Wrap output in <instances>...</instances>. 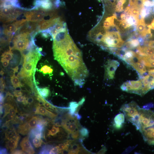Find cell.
<instances>
[{
	"instance_id": "6da1fadb",
	"label": "cell",
	"mask_w": 154,
	"mask_h": 154,
	"mask_svg": "<svg viewBox=\"0 0 154 154\" xmlns=\"http://www.w3.org/2000/svg\"><path fill=\"white\" fill-rule=\"evenodd\" d=\"M53 49L54 59L62 67L75 85L82 86L88 71L81 52L69 34L62 39L53 41Z\"/></svg>"
},
{
	"instance_id": "7a4b0ae2",
	"label": "cell",
	"mask_w": 154,
	"mask_h": 154,
	"mask_svg": "<svg viewBox=\"0 0 154 154\" xmlns=\"http://www.w3.org/2000/svg\"><path fill=\"white\" fill-rule=\"evenodd\" d=\"M141 132L148 144L154 145V112L149 110L136 109L129 119Z\"/></svg>"
},
{
	"instance_id": "3957f363",
	"label": "cell",
	"mask_w": 154,
	"mask_h": 154,
	"mask_svg": "<svg viewBox=\"0 0 154 154\" xmlns=\"http://www.w3.org/2000/svg\"><path fill=\"white\" fill-rule=\"evenodd\" d=\"M22 12L15 10L12 7L1 8L0 11L1 21L4 23L13 21L15 20Z\"/></svg>"
},
{
	"instance_id": "277c9868",
	"label": "cell",
	"mask_w": 154,
	"mask_h": 154,
	"mask_svg": "<svg viewBox=\"0 0 154 154\" xmlns=\"http://www.w3.org/2000/svg\"><path fill=\"white\" fill-rule=\"evenodd\" d=\"M30 34L25 33L16 35L12 41L14 43L13 49L18 50L21 52L26 49L29 43V40L27 38Z\"/></svg>"
},
{
	"instance_id": "5b68a950",
	"label": "cell",
	"mask_w": 154,
	"mask_h": 154,
	"mask_svg": "<svg viewBox=\"0 0 154 154\" xmlns=\"http://www.w3.org/2000/svg\"><path fill=\"white\" fill-rule=\"evenodd\" d=\"M39 59L36 58L24 62L19 74L21 77L30 78L33 74L36 64Z\"/></svg>"
},
{
	"instance_id": "8992f818",
	"label": "cell",
	"mask_w": 154,
	"mask_h": 154,
	"mask_svg": "<svg viewBox=\"0 0 154 154\" xmlns=\"http://www.w3.org/2000/svg\"><path fill=\"white\" fill-rule=\"evenodd\" d=\"M46 10L41 9L25 13L24 15L27 21L39 22L48 15L50 11L48 12Z\"/></svg>"
},
{
	"instance_id": "52a82bcc",
	"label": "cell",
	"mask_w": 154,
	"mask_h": 154,
	"mask_svg": "<svg viewBox=\"0 0 154 154\" xmlns=\"http://www.w3.org/2000/svg\"><path fill=\"white\" fill-rule=\"evenodd\" d=\"M119 65V62L117 60H110L108 61L105 66V75L107 78L114 79L115 71Z\"/></svg>"
},
{
	"instance_id": "ba28073f",
	"label": "cell",
	"mask_w": 154,
	"mask_h": 154,
	"mask_svg": "<svg viewBox=\"0 0 154 154\" xmlns=\"http://www.w3.org/2000/svg\"><path fill=\"white\" fill-rule=\"evenodd\" d=\"M29 137H24L22 140L20 145L23 150L28 154H34L35 151L29 139Z\"/></svg>"
},
{
	"instance_id": "9c48e42d",
	"label": "cell",
	"mask_w": 154,
	"mask_h": 154,
	"mask_svg": "<svg viewBox=\"0 0 154 154\" xmlns=\"http://www.w3.org/2000/svg\"><path fill=\"white\" fill-rule=\"evenodd\" d=\"M131 87V93H133L142 96V89L144 86L141 80L129 81Z\"/></svg>"
},
{
	"instance_id": "30bf717a",
	"label": "cell",
	"mask_w": 154,
	"mask_h": 154,
	"mask_svg": "<svg viewBox=\"0 0 154 154\" xmlns=\"http://www.w3.org/2000/svg\"><path fill=\"white\" fill-rule=\"evenodd\" d=\"M44 127L43 125L38 124L35 127L32 129L30 131L29 137L31 139L34 137L40 138H42Z\"/></svg>"
},
{
	"instance_id": "8fae6325",
	"label": "cell",
	"mask_w": 154,
	"mask_h": 154,
	"mask_svg": "<svg viewBox=\"0 0 154 154\" xmlns=\"http://www.w3.org/2000/svg\"><path fill=\"white\" fill-rule=\"evenodd\" d=\"M35 114L47 116L52 119L54 118L57 116L56 114L49 111L45 108L39 106L37 107Z\"/></svg>"
},
{
	"instance_id": "7c38bea8",
	"label": "cell",
	"mask_w": 154,
	"mask_h": 154,
	"mask_svg": "<svg viewBox=\"0 0 154 154\" xmlns=\"http://www.w3.org/2000/svg\"><path fill=\"white\" fill-rule=\"evenodd\" d=\"M18 29L19 28L14 23L5 26L3 30V33L9 37L11 35L13 36Z\"/></svg>"
},
{
	"instance_id": "4fadbf2b",
	"label": "cell",
	"mask_w": 154,
	"mask_h": 154,
	"mask_svg": "<svg viewBox=\"0 0 154 154\" xmlns=\"http://www.w3.org/2000/svg\"><path fill=\"white\" fill-rule=\"evenodd\" d=\"M114 126L116 129H119L122 127L125 121V115L121 113L117 114L114 117Z\"/></svg>"
},
{
	"instance_id": "5bb4252c",
	"label": "cell",
	"mask_w": 154,
	"mask_h": 154,
	"mask_svg": "<svg viewBox=\"0 0 154 154\" xmlns=\"http://www.w3.org/2000/svg\"><path fill=\"white\" fill-rule=\"evenodd\" d=\"M136 29L141 36L144 37L146 34L147 29L146 28V25L145 23L144 19L141 18L139 20L137 25Z\"/></svg>"
},
{
	"instance_id": "9a60e30c",
	"label": "cell",
	"mask_w": 154,
	"mask_h": 154,
	"mask_svg": "<svg viewBox=\"0 0 154 154\" xmlns=\"http://www.w3.org/2000/svg\"><path fill=\"white\" fill-rule=\"evenodd\" d=\"M5 137L8 140L15 139L19 141L20 136L14 128H11L5 133Z\"/></svg>"
},
{
	"instance_id": "2e32d148",
	"label": "cell",
	"mask_w": 154,
	"mask_h": 154,
	"mask_svg": "<svg viewBox=\"0 0 154 154\" xmlns=\"http://www.w3.org/2000/svg\"><path fill=\"white\" fill-rule=\"evenodd\" d=\"M5 109V114L3 117H5L7 114H11L15 116L17 112V109L12 105L7 104L4 105Z\"/></svg>"
},
{
	"instance_id": "e0dca14e",
	"label": "cell",
	"mask_w": 154,
	"mask_h": 154,
	"mask_svg": "<svg viewBox=\"0 0 154 154\" xmlns=\"http://www.w3.org/2000/svg\"><path fill=\"white\" fill-rule=\"evenodd\" d=\"M141 75L146 73V69L145 66L140 62H136L131 65Z\"/></svg>"
},
{
	"instance_id": "ac0fdd59",
	"label": "cell",
	"mask_w": 154,
	"mask_h": 154,
	"mask_svg": "<svg viewBox=\"0 0 154 154\" xmlns=\"http://www.w3.org/2000/svg\"><path fill=\"white\" fill-rule=\"evenodd\" d=\"M71 143L69 145L68 149V154H77L79 153L81 149L79 145L78 144H72Z\"/></svg>"
},
{
	"instance_id": "d6986e66",
	"label": "cell",
	"mask_w": 154,
	"mask_h": 154,
	"mask_svg": "<svg viewBox=\"0 0 154 154\" xmlns=\"http://www.w3.org/2000/svg\"><path fill=\"white\" fill-rule=\"evenodd\" d=\"M31 130L27 122H26L19 125L18 131L20 133L23 135H25L28 133Z\"/></svg>"
},
{
	"instance_id": "ffe728a7",
	"label": "cell",
	"mask_w": 154,
	"mask_h": 154,
	"mask_svg": "<svg viewBox=\"0 0 154 154\" xmlns=\"http://www.w3.org/2000/svg\"><path fill=\"white\" fill-rule=\"evenodd\" d=\"M152 7H147L144 6L140 11V15L141 18L144 19L149 16L152 12Z\"/></svg>"
},
{
	"instance_id": "44dd1931",
	"label": "cell",
	"mask_w": 154,
	"mask_h": 154,
	"mask_svg": "<svg viewBox=\"0 0 154 154\" xmlns=\"http://www.w3.org/2000/svg\"><path fill=\"white\" fill-rule=\"evenodd\" d=\"M19 140L15 139L9 140L6 143V147L11 152L16 148L17 146Z\"/></svg>"
},
{
	"instance_id": "7402d4cb",
	"label": "cell",
	"mask_w": 154,
	"mask_h": 154,
	"mask_svg": "<svg viewBox=\"0 0 154 154\" xmlns=\"http://www.w3.org/2000/svg\"><path fill=\"white\" fill-rule=\"evenodd\" d=\"M139 10L141 9L137 6L132 7L130 10L129 14L135 17L138 21H139Z\"/></svg>"
},
{
	"instance_id": "603a6c76",
	"label": "cell",
	"mask_w": 154,
	"mask_h": 154,
	"mask_svg": "<svg viewBox=\"0 0 154 154\" xmlns=\"http://www.w3.org/2000/svg\"><path fill=\"white\" fill-rule=\"evenodd\" d=\"M39 95L42 98H45L48 97L50 93V91L47 88H37Z\"/></svg>"
},
{
	"instance_id": "cb8c5ba5",
	"label": "cell",
	"mask_w": 154,
	"mask_h": 154,
	"mask_svg": "<svg viewBox=\"0 0 154 154\" xmlns=\"http://www.w3.org/2000/svg\"><path fill=\"white\" fill-rule=\"evenodd\" d=\"M38 117L34 116L27 122L29 127L31 130L37 126L38 124Z\"/></svg>"
},
{
	"instance_id": "d4e9b609",
	"label": "cell",
	"mask_w": 154,
	"mask_h": 154,
	"mask_svg": "<svg viewBox=\"0 0 154 154\" xmlns=\"http://www.w3.org/2000/svg\"><path fill=\"white\" fill-rule=\"evenodd\" d=\"M80 106L78 103L75 102H72L70 103L69 107L68 109L69 110V114L72 116H75V112L77 108Z\"/></svg>"
},
{
	"instance_id": "484cf974",
	"label": "cell",
	"mask_w": 154,
	"mask_h": 154,
	"mask_svg": "<svg viewBox=\"0 0 154 154\" xmlns=\"http://www.w3.org/2000/svg\"><path fill=\"white\" fill-rule=\"evenodd\" d=\"M141 50L145 56L154 54V48L147 46H141Z\"/></svg>"
},
{
	"instance_id": "4316f807",
	"label": "cell",
	"mask_w": 154,
	"mask_h": 154,
	"mask_svg": "<svg viewBox=\"0 0 154 154\" xmlns=\"http://www.w3.org/2000/svg\"><path fill=\"white\" fill-rule=\"evenodd\" d=\"M52 7V3L50 0H42L41 7L45 10H50Z\"/></svg>"
},
{
	"instance_id": "83f0119b",
	"label": "cell",
	"mask_w": 154,
	"mask_h": 154,
	"mask_svg": "<svg viewBox=\"0 0 154 154\" xmlns=\"http://www.w3.org/2000/svg\"><path fill=\"white\" fill-rule=\"evenodd\" d=\"M41 101L43 102V105L46 108L52 111H57V109L56 107L45 100L42 97L41 98Z\"/></svg>"
},
{
	"instance_id": "f1b7e54d",
	"label": "cell",
	"mask_w": 154,
	"mask_h": 154,
	"mask_svg": "<svg viewBox=\"0 0 154 154\" xmlns=\"http://www.w3.org/2000/svg\"><path fill=\"white\" fill-rule=\"evenodd\" d=\"M11 81L15 88L22 86L18 78L14 74L11 77Z\"/></svg>"
},
{
	"instance_id": "f546056e",
	"label": "cell",
	"mask_w": 154,
	"mask_h": 154,
	"mask_svg": "<svg viewBox=\"0 0 154 154\" xmlns=\"http://www.w3.org/2000/svg\"><path fill=\"white\" fill-rule=\"evenodd\" d=\"M135 54L136 53L134 51L128 49L126 52L122 60L125 61L126 60L131 59L135 56Z\"/></svg>"
},
{
	"instance_id": "4dcf8cb0",
	"label": "cell",
	"mask_w": 154,
	"mask_h": 154,
	"mask_svg": "<svg viewBox=\"0 0 154 154\" xmlns=\"http://www.w3.org/2000/svg\"><path fill=\"white\" fill-rule=\"evenodd\" d=\"M40 71L42 72L44 74H51L53 71V70L51 67L47 65H45L43 66L40 70Z\"/></svg>"
},
{
	"instance_id": "1f68e13d",
	"label": "cell",
	"mask_w": 154,
	"mask_h": 154,
	"mask_svg": "<svg viewBox=\"0 0 154 154\" xmlns=\"http://www.w3.org/2000/svg\"><path fill=\"white\" fill-rule=\"evenodd\" d=\"M60 131V129L58 127H56L55 125L53 126L51 129L49 130L48 135V136H54Z\"/></svg>"
},
{
	"instance_id": "d6a6232c",
	"label": "cell",
	"mask_w": 154,
	"mask_h": 154,
	"mask_svg": "<svg viewBox=\"0 0 154 154\" xmlns=\"http://www.w3.org/2000/svg\"><path fill=\"white\" fill-rule=\"evenodd\" d=\"M42 140L40 138L37 137H34L32 140L33 144L36 148L40 147L42 145Z\"/></svg>"
},
{
	"instance_id": "836d02e7",
	"label": "cell",
	"mask_w": 154,
	"mask_h": 154,
	"mask_svg": "<svg viewBox=\"0 0 154 154\" xmlns=\"http://www.w3.org/2000/svg\"><path fill=\"white\" fill-rule=\"evenodd\" d=\"M52 147V146L49 145L44 146L42 147L39 153L49 154V152L50 150Z\"/></svg>"
},
{
	"instance_id": "e575fe53",
	"label": "cell",
	"mask_w": 154,
	"mask_h": 154,
	"mask_svg": "<svg viewBox=\"0 0 154 154\" xmlns=\"http://www.w3.org/2000/svg\"><path fill=\"white\" fill-rule=\"evenodd\" d=\"M13 54L11 50H9L4 52L1 55V56L5 59L10 60L13 57Z\"/></svg>"
},
{
	"instance_id": "d590c367",
	"label": "cell",
	"mask_w": 154,
	"mask_h": 154,
	"mask_svg": "<svg viewBox=\"0 0 154 154\" xmlns=\"http://www.w3.org/2000/svg\"><path fill=\"white\" fill-rule=\"evenodd\" d=\"M153 79L150 80L151 79L150 78V76L149 75H147L142 77V78H141V80L142 82L143 86H146L148 85L150 81Z\"/></svg>"
},
{
	"instance_id": "8d00e7d4",
	"label": "cell",
	"mask_w": 154,
	"mask_h": 154,
	"mask_svg": "<svg viewBox=\"0 0 154 154\" xmlns=\"http://www.w3.org/2000/svg\"><path fill=\"white\" fill-rule=\"evenodd\" d=\"M79 131L82 137H86L88 136L89 131L86 128L82 127L80 129Z\"/></svg>"
},
{
	"instance_id": "74e56055",
	"label": "cell",
	"mask_w": 154,
	"mask_h": 154,
	"mask_svg": "<svg viewBox=\"0 0 154 154\" xmlns=\"http://www.w3.org/2000/svg\"><path fill=\"white\" fill-rule=\"evenodd\" d=\"M144 66L147 67L154 68V61L148 60L145 58Z\"/></svg>"
},
{
	"instance_id": "f35d334b",
	"label": "cell",
	"mask_w": 154,
	"mask_h": 154,
	"mask_svg": "<svg viewBox=\"0 0 154 154\" xmlns=\"http://www.w3.org/2000/svg\"><path fill=\"white\" fill-rule=\"evenodd\" d=\"M60 153L58 146L52 147L50 150L49 154H58Z\"/></svg>"
},
{
	"instance_id": "ab89813d",
	"label": "cell",
	"mask_w": 154,
	"mask_h": 154,
	"mask_svg": "<svg viewBox=\"0 0 154 154\" xmlns=\"http://www.w3.org/2000/svg\"><path fill=\"white\" fill-rule=\"evenodd\" d=\"M26 98L22 95L17 97V100L19 102H22L24 104H26Z\"/></svg>"
},
{
	"instance_id": "60d3db41",
	"label": "cell",
	"mask_w": 154,
	"mask_h": 154,
	"mask_svg": "<svg viewBox=\"0 0 154 154\" xmlns=\"http://www.w3.org/2000/svg\"><path fill=\"white\" fill-rule=\"evenodd\" d=\"M42 0H35L34 4L35 6L34 7L35 9H37L38 8L41 6Z\"/></svg>"
},
{
	"instance_id": "b9f144b4",
	"label": "cell",
	"mask_w": 154,
	"mask_h": 154,
	"mask_svg": "<svg viewBox=\"0 0 154 154\" xmlns=\"http://www.w3.org/2000/svg\"><path fill=\"white\" fill-rule=\"evenodd\" d=\"M79 131L78 130L72 133H70L71 134V137L73 139H77L79 137Z\"/></svg>"
},
{
	"instance_id": "7bdbcfd3",
	"label": "cell",
	"mask_w": 154,
	"mask_h": 154,
	"mask_svg": "<svg viewBox=\"0 0 154 154\" xmlns=\"http://www.w3.org/2000/svg\"><path fill=\"white\" fill-rule=\"evenodd\" d=\"M1 62L2 63L3 66L5 67H7L8 65L9 60H7L3 57L1 59Z\"/></svg>"
},
{
	"instance_id": "ee69618b",
	"label": "cell",
	"mask_w": 154,
	"mask_h": 154,
	"mask_svg": "<svg viewBox=\"0 0 154 154\" xmlns=\"http://www.w3.org/2000/svg\"><path fill=\"white\" fill-rule=\"evenodd\" d=\"M150 90L154 88V79L153 78L150 81L147 85Z\"/></svg>"
},
{
	"instance_id": "f6af8a7d",
	"label": "cell",
	"mask_w": 154,
	"mask_h": 154,
	"mask_svg": "<svg viewBox=\"0 0 154 154\" xmlns=\"http://www.w3.org/2000/svg\"><path fill=\"white\" fill-rule=\"evenodd\" d=\"M11 154H25V152L23 151L19 150H13L11 152Z\"/></svg>"
},
{
	"instance_id": "bcb514c9",
	"label": "cell",
	"mask_w": 154,
	"mask_h": 154,
	"mask_svg": "<svg viewBox=\"0 0 154 154\" xmlns=\"http://www.w3.org/2000/svg\"><path fill=\"white\" fill-rule=\"evenodd\" d=\"M138 40L139 41L140 45L141 46H142L144 45V38L141 36H139L138 37Z\"/></svg>"
},
{
	"instance_id": "7dc6e473",
	"label": "cell",
	"mask_w": 154,
	"mask_h": 154,
	"mask_svg": "<svg viewBox=\"0 0 154 154\" xmlns=\"http://www.w3.org/2000/svg\"><path fill=\"white\" fill-rule=\"evenodd\" d=\"M144 56L145 58L148 60L154 61V54Z\"/></svg>"
},
{
	"instance_id": "c3c4849f",
	"label": "cell",
	"mask_w": 154,
	"mask_h": 154,
	"mask_svg": "<svg viewBox=\"0 0 154 154\" xmlns=\"http://www.w3.org/2000/svg\"><path fill=\"white\" fill-rule=\"evenodd\" d=\"M33 99L32 97H29L26 99V104H31L33 102Z\"/></svg>"
},
{
	"instance_id": "681fc988",
	"label": "cell",
	"mask_w": 154,
	"mask_h": 154,
	"mask_svg": "<svg viewBox=\"0 0 154 154\" xmlns=\"http://www.w3.org/2000/svg\"><path fill=\"white\" fill-rule=\"evenodd\" d=\"M148 73L150 76L154 78V69L148 70Z\"/></svg>"
},
{
	"instance_id": "f907efd6",
	"label": "cell",
	"mask_w": 154,
	"mask_h": 154,
	"mask_svg": "<svg viewBox=\"0 0 154 154\" xmlns=\"http://www.w3.org/2000/svg\"><path fill=\"white\" fill-rule=\"evenodd\" d=\"M42 37L45 38H47L50 36V35L46 32L41 33Z\"/></svg>"
},
{
	"instance_id": "816d5d0a",
	"label": "cell",
	"mask_w": 154,
	"mask_h": 154,
	"mask_svg": "<svg viewBox=\"0 0 154 154\" xmlns=\"http://www.w3.org/2000/svg\"><path fill=\"white\" fill-rule=\"evenodd\" d=\"M147 46L154 48V40L148 41Z\"/></svg>"
},
{
	"instance_id": "f5cc1de1",
	"label": "cell",
	"mask_w": 154,
	"mask_h": 154,
	"mask_svg": "<svg viewBox=\"0 0 154 154\" xmlns=\"http://www.w3.org/2000/svg\"><path fill=\"white\" fill-rule=\"evenodd\" d=\"M14 95L15 97H18V96L21 95L22 94V92L21 91H15L14 92Z\"/></svg>"
},
{
	"instance_id": "db71d44e",
	"label": "cell",
	"mask_w": 154,
	"mask_h": 154,
	"mask_svg": "<svg viewBox=\"0 0 154 154\" xmlns=\"http://www.w3.org/2000/svg\"><path fill=\"white\" fill-rule=\"evenodd\" d=\"M0 154H7V151L5 148H1L0 149Z\"/></svg>"
},
{
	"instance_id": "11a10c76",
	"label": "cell",
	"mask_w": 154,
	"mask_h": 154,
	"mask_svg": "<svg viewBox=\"0 0 154 154\" xmlns=\"http://www.w3.org/2000/svg\"><path fill=\"white\" fill-rule=\"evenodd\" d=\"M15 116L10 114H8L7 115V117L9 119V121L12 120L14 118Z\"/></svg>"
},
{
	"instance_id": "9f6ffc18",
	"label": "cell",
	"mask_w": 154,
	"mask_h": 154,
	"mask_svg": "<svg viewBox=\"0 0 154 154\" xmlns=\"http://www.w3.org/2000/svg\"><path fill=\"white\" fill-rule=\"evenodd\" d=\"M11 3L13 6L15 7L16 4L18 2L17 0H11Z\"/></svg>"
},
{
	"instance_id": "6f0895ef",
	"label": "cell",
	"mask_w": 154,
	"mask_h": 154,
	"mask_svg": "<svg viewBox=\"0 0 154 154\" xmlns=\"http://www.w3.org/2000/svg\"><path fill=\"white\" fill-rule=\"evenodd\" d=\"M85 100L84 98H82L81 99V100L78 103L79 105H81L84 102Z\"/></svg>"
},
{
	"instance_id": "680465c9",
	"label": "cell",
	"mask_w": 154,
	"mask_h": 154,
	"mask_svg": "<svg viewBox=\"0 0 154 154\" xmlns=\"http://www.w3.org/2000/svg\"><path fill=\"white\" fill-rule=\"evenodd\" d=\"M105 148H103L101 150H100L99 152L100 153H103V151H104V152L105 151H106V150H105Z\"/></svg>"
},
{
	"instance_id": "91938a15",
	"label": "cell",
	"mask_w": 154,
	"mask_h": 154,
	"mask_svg": "<svg viewBox=\"0 0 154 154\" xmlns=\"http://www.w3.org/2000/svg\"><path fill=\"white\" fill-rule=\"evenodd\" d=\"M154 24V19H153L152 21Z\"/></svg>"
},
{
	"instance_id": "94428289",
	"label": "cell",
	"mask_w": 154,
	"mask_h": 154,
	"mask_svg": "<svg viewBox=\"0 0 154 154\" xmlns=\"http://www.w3.org/2000/svg\"><path fill=\"white\" fill-rule=\"evenodd\" d=\"M8 0L9 1H10L11 0Z\"/></svg>"
}]
</instances>
